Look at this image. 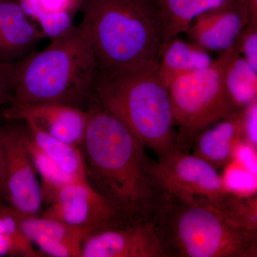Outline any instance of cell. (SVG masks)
I'll list each match as a JSON object with an SVG mask.
<instances>
[{
	"label": "cell",
	"mask_w": 257,
	"mask_h": 257,
	"mask_svg": "<svg viewBox=\"0 0 257 257\" xmlns=\"http://www.w3.org/2000/svg\"><path fill=\"white\" fill-rule=\"evenodd\" d=\"M35 20L45 37L51 40L62 36L74 26L72 13L69 10H43Z\"/></svg>",
	"instance_id": "23"
},
{
	"label": "cell",
	"mask_w": 257,
	"mask_h": 257,
	"mask_svg": "<svg viewBox=\"0 0 257 257\" xmlns=\"http://www.w3.org/2000/svg\"><path fill=\"white\" fill-rule=\"evenodd\" d=\"M5 177V158L3 150V140H2L1 124H0V202L3 194V183Z\"/></svg>",
	"instance_id": "28"
},
{
	"label": "cell",
	"mask_w": 257,
	"mask_h": 257,
	"mask_svg": "<svg viewBox=\"0 0 257 257\" xmlns=\"http://www.w3.org/2000/svg\"><path fill=\"white\" fill-rule=\"evenodd\" d=\"M163 23V42L185 33L198 15L234 0H155Z\"/></svg>",
	"instance_id": "18"
},
{
	"label": "cell",
	"mask_w": 257,
	"mask_h": 257,
	"mask_svg": "<svg viewBox=\"0 0 257 257\" xmlns=\"http://www.w3.org/2000/svg\"><path fill=\"white\" fill-rule=\"evenodd\" d=\"M27 147L31 157L32 163L37 174L41 178V191L44 204H46L63 186L74 180L68 174L55 163L45 152L32 141L29 137L27 138Z\"/></svg>",
	"instance_id": "20"
},
{
	"label": "cell",
	"mask_w": 257,
	"mask_h": 257,
	"mask_svg": "<svg viewBox=\"0 0 257 257\" xmlns=\"http://www.w3.org/2000/svg\"><path fill=\"white\" fill-rule=\"evenodd\" d=\"M96 72L115 73L158 60L163 23L155 0H81Z\"/></svg>",
	"instance_id": "3"
},
{
	"label": "cell",
	"mask_w": 257,
	"mask_h": 257,
	"mask_svg": "<svg viewBox=\"0 0 257 257\" xmlns=\"http://www.w3.org/2000/svg\"><path fill=\"white\" fill-rule=\"evenodd\" d=\"M221 181L225 190L241 197H250L257 194V175L231 160L224 167Z\"/></svg>",
	"instance_id": "22"
},
{
	"label": "cell",
	"mask_w": 257,
	"mask_h": 257,
	"mask_svg": "<svg viewBox=\"0 0 257 257\" xmlns=\"http://www.w3.org/2000/svg\"><path fill=\"white\" fill-rule=\"evenodd\" d=\"M155 219L167 257L257 256V231L236 227L207 206L165 195Z\"/></svg>",
	"instance_id": "5"
},
{
	"label": "cell",
	"mask_w": 257,
	"mask_h": 257,
	"mask_svg": "<svg viewBox=\"0 0 257 257\" xmlns=\"http://www.w3.org/2000/svg\"><path fill=\"white\" fill-rule=\"evenodd\" d=\"M1 125L5 177L1 202L28 215H40L44 202L41 186L28 147V130L22 120Z\"/></svg>",
	"instance_id": "7"
},
{
	"label": "cell",
	"mask_w": 257,
	"mask_h": 257,
	"mask_svg": "<svg viewBox=\"0 0 257 257\" xmlns=\"http://www.w3.org/2000/svg\"><path fill=\"white\" fill-rule=\"evenodd\" d=\"M232 47L254 70L257 71V19H251L239 32Z\"/></svg>",
	"instance_id": "24"
},
{
	"label": "cell",
	"mask_w": 257,
	"mask_h": 257,
	"mask_svg": "<svg viewBox=\"0 0 257 257\" xmlns=\"http://www.w3.org/2000/svg\"><path fill=\"white\" fill-rule=\"evenodd\" d=\"M18 0H0V64H12L35 51L45 38Z\"/></svg>",
	"instance_id": "14"
},
{
	"label": "cell",
	"mask_w": 257,
	"mask_h": 257,
	"mask_svg": "<svg viewBox=\"0 0 257 257\" xmlns=\"http://www.w3.org/2000/svg\"><path fill=\"white\" fill-rule=\"evenodd\" d=\"M3 204L18 220L29 239L38 246L42 255L82 257L83 241L92 230L74 227L42 216L28 215L14 210L5 203Z\"/></svg>",
	"instance_id": "13"
},
{
	"label": "cell",
	"mask_w": 257,
	"mask_h": 257,
	"mask_svg": "<svg viewBox=\"0 0 257 257\" xmlns=\"http://www.w3.org/2000/svg\"><path fill=\"white\" fill-rule=\"evenodd\" d=\"M243 139L242 109L204 130L192 143L193 155L218 170L232 160L236 144Z\"/></svg>",
	"instance_id": "15"
},
{
	"label": "cell",
	"mask_w": 257,
	"mask_h": 257,
	"mask_svg": "<svg viewBox=\"0 0 257 257\" xmlns=\"http://www.w3.org/2000/svg\"><path fill=\"white\" fill-rule=\"evenodd\" d=\"M251 19L246 0H234L198 15L185 33L207 52H222L232 46Z\"/></svg>",
	"instance_id": "12"
},
{
	"label": "cell",
	"mask_w": 257,
	"mask_h": 257,
	"mask_svg": "<svg viewBox=\"0 0 257 257\" xmlns=\"http://www.w3.org/2000/svg\"><path fill=\"white\" fill-rule=\"evenodd\" d=\"M178 36L162 42L157 60V74L167 86L175 79L207 68L212 63L209 52Z\"/></svg>",
	"instance_id": "16"
},
{
	"label": "cell",
	"mask_w": 257,
	"mask_h": 257,
	"mask_svg": "<svg viewBox=\"0 0 257 257\" xmlns=\"http://www.w3.org/2000/svg\"><path fill=\"white\" fill-rule=\"evenodd\" d=\"M0 116L6 120H30L50 136L77 147L82 143L88 121L87 109L53 103L8 105Z\"/></svg>",
	"instance_id": "11"
},
{
	"label": "cell",
	"mask_w": 257,
	"mask_h": 257,
	"mask_svg": "<svg viewBox=\"0 0 257 257\" xmlns=\"http://www.w3.org/2000/svg\"><path fill=\"white\" fill-rule=\"evenodd\" d=\"M155 170L165 196L215 207L227 195L217 170L200 157L180 149L158 160Z\"/></svg>",
	"instance_id": "8"
},
{
	"label": "cell",
	"mask_w": 257,
	"mask_h": 257,
	"mask_svg": "<svg viewBox=\"0 0 257 257\" xmlns=\"http://www.w3.org/2000/svg\"><path fill=\"white\" fill-rule=\"evenodd\" d=\"M251 19H257V0H246Z\"/></svg>",
	"instance_id": "29"
},
{
	"label": "cell",
	"mask_w": 257,
	"mask_h": 257,
	"mask_svg": "<svg viewBox=\"0 0 257 257\" xmlns=\"http://www.w3.org/2000/svg\"><path fill=\"white\" fill-rule=\"evenodd\" d=\"M29 137L42 152L75 179H86L85 165L80 147L69 145L44 132L30 120L23 121Z\"/></svg>",
	"instance_id": "19"
},
{
	"label": "cell",
	"mask_w": 257,
	"mask_h": 257,
	"mask_svg": "<svg viewBox=\"0 0 257 257\" xmlns=\"http://www.w3.org/2000/svg\"><path fill=\"white\" fill-rule=\"evenodd\" d=\"M94 94L158 160L178 148L168 87L157 74V62L115 73L96 72Z\"/></svg>",
	"instance_id": "4"
},
{
	"label": "cell",
	"mask_w": 257,
	"mask_h": 257,
	"mask_svg": "<svg viewBox=\"0 0 257 257\" xmlns=\"http://www.w3.org/2000/svg\"><path fill=\"white\" fill-rule=\"evenodd\" d=\"M232 160L245 170L257 175V148L241 139L234 147Z\"/></svg>",
	"instance_id": "25"
},
{
	"label": "cell",
	"mask_w": 257,
	"mask_h": 257,
	"mask_svg": "<svg viewBox=\"0 0 257 257\" xmlns=\"http://www.w3.org/2000/svg\"><path fill=\"white\" fill-rule=\"evenodd\" d=\"M243 139L257 148V100L242 109Z\"/></svg>",
	"instance_id": "26"
},
{
	"label": "cell",
	"mask_w": 257,
	"mask_h": 257,
	"mask_svg": "<svg viewBox=\"0 0 257 257\" xmlns=\"http://www.w3.org/2000/svg\"><path fill=\"white\" fill-rule=\"evenodd\" d=\"M82 257H167L155 219L94 230L83 241Z\"/></svg>",
	"instance_id": "10"
},
{
	"label": "cell",
	"mask_w": 257,
	"mask_h": 257,
	"mask_svg": "<svg viewBox=\"0 0 257 257\" xmlns=\"http://www.w3.org/2000/svg\"><path fill=\"white\" fill-rule=\"evenodd\" d=\"M225 59L221 53L209 67L182 76L168 87L177 147L188 152L204 130L239 110L225 86Z\"/></svg>",
	"instance_id": "6"
},
{
	"label": "cell",
	"mask_w": 257,
	"mask_h": 257,
	"mask_svg": "<svg viewBox=\"0 0 257 257\" xmlns=\"http://www.w3.org/2000/svg\"><path fill=\"white\" fill-rule=\"evenodd\" d=\"M2 64L10 85L8 105L53 103L87 109L94 96L95 57L82 22L44 50Z\"/></svg>",
	"instance_id": "2"
},
{
	"label": "cell",
	"mask_w": 257,
	"mask_h": 257,
	"mask_svg": "<svg viewBox=\"0 0 257 257\" xmlns=\"http://www.w3.org/2000/svg\"><path fill=\"white\" fill-rule=\"evenodd\" d=\"M10 90L8 76L4 67L0 64V112L9 104Z\"/></svg>",
	"instance_id": "27"
},
{
	"label": "cell",
	"mask_w": 257,
	"mask_h": 257,
	"mask_svg": "<svg viewBox=\"0 0 257 257\" xmlns=\"http://www.w3.org/2000/svg\"><path fill=\"white\" fill-rule=\"evenodd\" d=\"M43 256L24 232L13 214L0 202V257Z\"/></svg>",
	"instance_id": "21"
},
{
	"label": "cell",
	"mask_w": 257,
	"mask_h": 257,
	"mask_svg": "<svg viewBox=\"0 0 257 257\" xmlns=\"http://www.w3.org/2000/svg\"><path fill=\"white\" fill-rule=\"evenodd\" d=\"M45 205L41 216L74 227L94 231L133 222L126 220L86 179L72 181L63 186Z\"/></svg>",
	"instance_id": "9"
},
{
	"label": "cell",
	"mask_w": 257,
	"mask_h": 257,
	"mask_svg": "<svg viewBox=\"0 0 257 257\" xmlns=\"http://www.w3.org/2000/svg\"><path fill=\"white\" fill-rule=\"evenodd\" d=\"M222 53L225 86L236 109H242L257 100V71L232 46Z\"/></svg>",
	"instance_id": "17"
},
{
	"label": "cell",
	"mask_w": 257,
	"mask_h": 257,
	"mask_svg": "<svg viewBox=\"0 0 257 257\" xmlns=\"http://www.w3.org/2000/svg\"><path fill=\"white\" fill-rule=\"evenodd\" d=\"M80 149L87 182L128 221L155 219L165 193L156 161L119 119L93 96Z\"/></svg>",
	"instance_id": "1"
}]
</instances>
